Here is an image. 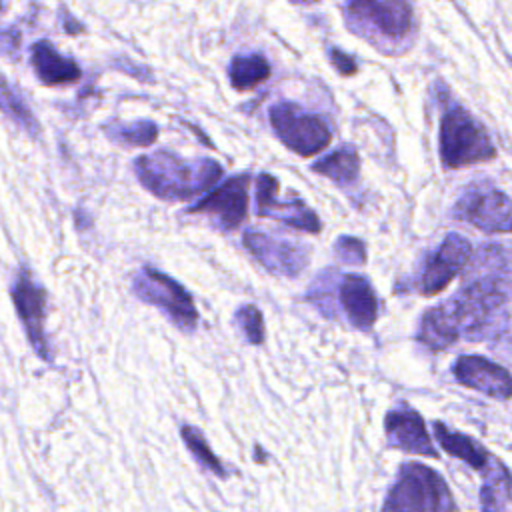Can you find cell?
I'll use <instances>...</instances> for the list:
<instances>
[{
  "label": "cell",
  "mask_w": 512,
  "mask_h": 512,
  "mask_svg": "<svg viewBox=\"0 0 512 512\" xmlns=\"http://www.w3.org/2000/svg\"><path fill=\"white\" fill-rule=\"evenodd\" d=\"M138 182L156 198L178 202L210 190L222 176V166L212 158L186 160L170 150H156L134 160Z\"/></svg>",
  "instance_id": "cell-2"
},
{
  "label": "cell",
  "mask_w": 512,
  "mask_h": 512,
  "mask_svg": "<svg viewBox=\"0 0 512 512\" xmlns=\"http://www.w3.org/2000/svg\"><path fill=\"white\" fill-rule=\"evenodd\" d=\"M336 296L342 312L358 330H370L378 318V298L370 282L360 274H344L338 278Z\"/></svg>",
  "instance_id": "cell-16"
},
{
  "label": "cell",
  "mask_w": 512,
  "mask_h": 512,
  "mask_svg": "<svg viewBox=\"0 0 512 512\" xmlns=\"http://www.w3.org/2000/svg\"><path fill=\"white\" fill-rule=\"evenodd\" d=\"M250 174L242 172L212 188L196 204L186 208L188 214H208L212 222L224 230H236L248 216Z\"/></svg>",
  "instance_id": "cell-10"
},
{
  "label": "cell",
  "mask_w": 512,
  "mask_h": 512,
  "mask_svg": "<svg viewBox=\"0 0 512 512\" xmlns=\"http://www.w3.org/2000/svg\"><path fill=\"white\" fill-rule=\"evenodd\" d=\"M470 256H472L470 242L462 234L450 232L440 242V246L432 252V256L424 266L422 280H420L422 294L432 296L444 290L454 280V276L468 264Z\"/></svg>",
  "instance_id": "cell-13"
},
{
  "label": "cell",
  "mask_w": 512,
  "mask_h": 512,
  "mask_svg": "<svg viewBox=\"0 0 512 512\" xmlns=\"http://www.w3.org/2000/svg\"><path fill=\"white\" fill-rule=\"evenodd\" d=\"M452 372L460 384L476 392H482L490 398L508 400L512 396L510 372L484 356H474V354L460 356L454 362Z\"/></svg>",
  "instance_id": "cell-14"
},
{
  "label": "cell",
  "mask_w": 512,
  "mask_h": 512,
  "mask_svg": "<svg viewBox=\"0 0 512 512\" xmlns=\"http://www.w3.org/2000/svg\"><path fill=\"white\" fill-rule=\"evenodd\" d=\"M234 324L238 326L240 334L248 344L256 346L264 342V318L254 304H242L240 308H236Z\"/></svg>",
  "instance_id": "cell-25"
},
{
  "label": "cell",
  "mask_w": 512,
  "mask_h": 512,
  "mask_svg": "<svg viewBox=\"0 0 512 512\" xmlns=\"http://www.w3.org/2000/svg\"><path fill=\"white\" fill-rule=\"evenodd\" d=\"M0 112L6 114L18 128L28 132L32 138L40 134V124L32 114L22 94L0 74Z\"/></svg>",
  "instance_id": "cell-22"
},
{
  "label": "cell",
  "mask_w": 512,
  "mask_h": 512,
  "mask_svg": "<svg viewBox=\"0 0 512 512\" xmlns=\"http://www.w3.org/2000/svg\"><path fill=\"white\" fill-rule=\"evenodd\" d=\"M0 8H2V0H0Z\"/></svg>",
  "instance_id": "cell-30"
},
{
  "label": "cell",
  "mask_w": 512,
  "mask_h": 512,
  "mask_svg": "<svg viewBox=\"0 0 512 512\" xmlns=\"http://www.w3.org/2000/svg\"><path fill=\"white\" fill-rule=\"evenodd\" d=\"M348 28L380 50L410 40L414 14L408 0H352L344 8Z\"/></svg>",
  "instance_id": "cell-3"
},
{
  "label": "cell",
  "mask_w": 512,
  "mask_h": 512,
  "mask_svg": "<svg viewBox=\"0 0 512 512\" xmlns=\"http://www.w3.org/2000/svg\"><path fill=\"white\" fill-rule=\"evenodd\" d=\"M132 292L138 300L158 308L176 328L194 332L200 314L194 306L190 292L172 276L154 266H142L132 276Z\"/></svg>",
  "instance_id": "cell-6"
},
{
  "label": "cell",
  "mask_w": 512,
  "mask_h": 512,
  "mask_svg": "<svg viewBox=\"0 0 512 512\" xmlns=\"http://www.w3.org/2000/svg\"><path fill=\"white\" fill-rule=\"evenodd\" d=\"M382 508L446 512L454 510L456 504L446 482L436 470L418 462H404Z\"/></svg>",
  "instance_id": "cell-5"
},
{
  "label": "cell",
  "mask_w": 512,
  "mask_h": 512,
  "mask_svg": "<svg viewBox=\"0 0 512 512\" xmlns=\"http://www.w3.org/2000/svg\"><path fill=\"white\" fill-rule=\"evenodd\" d=\"M510 278L502 272H488L462 286L450 300L424 312L418 328V342L440 352L458 338H482L494 316L510 296Z\"/></svg>",
  "instance_id": "cell-1"
},
{
  "label": "cell",
  "mask_w": 512,
  "mask_h": 512,
  "mask_svg": "<svg viewBox=\"0 0 512 512\" xmlns=\"http://www.w3.org/2000/svg\"><path fill=\"white\" fill-rule=\"evenodd\" d=\"M434 428V436L436 440L440 442V446L454 458H460L464 460L468 466H472L474 470H484L490 460H492V454L478 442H474L472 438L460 434V432H454L450 430L448 426H444L442 422H434L432 424Z\"/></svg>",
  "instance_id": "cell-18"
},
{
  "label": "cell",
  "mask_w": 512,
  "mask_h": 512,
  "mask_svg": "<svg viewBox=\"0 0 512 512\" xmlns=\"http://www.w3.org/2000/svg\"><path fill=\"white\" fill-rule=\"evenodd\" d=\"M496 148L484 126L462 106H452L440 120V160L444 168H460L486 162Z\"/></svg>",
  "instance_id": "cell-4"
},
{
  "label": "cell",
  "mask_w": 512,
  "mask_h": 512,
  "mask_svg": "<svg viewBox=\"0 0 512 512\" xmlns=\"http://www.w3.org/2000/svg\"><path fill=\"white\" fill-rule=\"evenodd\" d=\"M330 62L334 64V68H336L342 76H352V74H356V70H358L354 58H352L350 54L338 50V48H330Z\"/></svg>",
  "instance_id": "cell-27"
},
{
  "label": "cell",
  "mask_w": 512,
  "mask_h": 512,
  "mask_svg": "<svg viewBox=\"0 0 512 512\" xmlns=\"http://www.w3.org/2000/svg\"><path fill=\"white\" fill-rule=\"evenodd\" d=\"M310 168L340 186H348L358 178L360 158L352 146H342L330 152L328 156L320 158L318 162H314Z\"/></svg>",
  "instance_id": "cell-20"
},
{
  "label": "cell",
  "mask_w": 512,
  "mask_h": 512,
  "mask_svg": "<svg viewBox=\"0 0 512 512\" xmlns=\"http://www.w3.org/2000/svg\"><path fill=\"white\" fill-rule=\"evenodd\" d=\"M102 130L110 142L122 146H150L158 138V126L152 120L112 122L106 124Z\"/></svg>",
  "instance_id": "cell-23"
},
{
  "label": "cell",
  "mask_w": 512,
  "mask_h": 512,
  "mask_svg": "<svg viewBox=\"0 0 512 512\" xmlns=\"http://www.w3.org/2000/svg\"><path fill=\"white\" fill-rule=\"evenodd\" d=\"M482 472H484V484L480 488L482 510L506 508L508 500L512 498V474L496 456H492L490 464Z\"/></svg>",
  "instance_id": "cell-19"
},
{
  "label": "cell",
  "mask_w": 512,
  "mask_h": 512,
  "mask_svg": "<svg viewBox=\"0 0 512 512\" xmlns=\"http://www.w3.org/2000/svg\"><path fill=\"white\" fill-rule=\"evenodd\" d=\"M384 430H386L388 448H398L404 452L430 456V458L438 456L430 440V434L426 432V424L422 416L408 406H398L390 410L384 418Z\"/></svg>",
  "instance_id": "cell-15"
},
{
  "label": "cell",
  "mask_w": 512,
  "mask_h": 512,
  "mask_svg": "<svg viewBox=\"0 0 512 512\" xmlns=\"http://www.w3.org/2000/svg\"><path fill=\"white\" fill-rule=\"evenodd\" d=\"M10 296L16 308V314L22 322V328L26 332V338L34 352L46 360L52 362L50 346L44 332V308H46V290L44 286L34 278L32 270L22 266L18 274L14 276L10 284Z\"/></svg>",
  "instance_id": "cell-9"
},
{
  "label": "cell",
  "mask_w": 512,
  "mask_h": 512,
  "mask_svg": "<svg viewBox=\"0 0 512 512\" xmlns=\"http://www.w3.org/2000/svg\"><path fill=\"white\" fill-rule=\"evenodd\" d=\"M30 62L36 78L46 86L72 84L82 76L80 66L72 58L62 56L48 40H38L30 46Z\"/></svg>",
  "instance_id": "cell-17"
},
{
  "label": "cell",
  "mask_w": 512,
  "mask_h": 512,
  "mask_svg": "<svg viewBox=\"0 0 512 512\" xmlns=\"http://www.w3.org/2000/svg\"><path fill=\"white\" fill-rule=\"evenodd\" d=\"M334 252L342 262L352 266H362L366 262V246L354 236H340L334 244Z\"/></svg>",
  "instance_id": "cell-26"
},
{
  "label": "cell",
  "mask_w": 512,
  "mask_h": 512,
  "mask_svg": "<svg viewBox=\"0 0 512 512\" xmlns=\"http://www.w3.org/2000/svg\"><path fill=\"white\" fill-rule=\"evenodd\" d=\"M268 120L278 140L304 158L318 154L332 140L328 124L318 114L306 112L294 102L272 104L268 110Z\"/></svg>",
  "instance_id": "cell-7"
},
{
  "label": "cell",
  "mask_w": 512,
  "mask_h": 512,
  "mask_svg": "<svg viewBox=\"0 0 512 512\" xmlns=\"http://www.w3.org/2000/svg\"><path fill=\"white\" fill-rule=\"evenodd\" d=\"M268 76H270V64L258 52L238 54L230 60L228 78H230L232 88H236V90H250V88L262 84Z\"/></svg>",
  "instance_id": "cell-21"
},
{
  "label": "cell",
  "mask_w": 512,
  "mask_h": 512,
  "mask_svg": "<svg viewBox=\"0 0 512 512\" xmlns=\"http://www.w3.org/2000/svg\"><path fill=\"white\" fill-rule=\"evenodd\" d=\"M294 4H302V6H310V4H316L318 0H290Z\"/></svg>",
  "instance_id": "cell-29"
},
{
  "label": "cell",
  "mask_w": 512,
  "mask_h": 512,
  "mask_svg": "<svg viewBox=\"0 0 512 512\" xmlns=\"http://www.w3.org/2000/svg\"><path fill=\"white\" fill-rule=\"evenodd\" d=\"M18 34L14 30H4L0 32V52L12 54L18 48Z\"/></svg>",
  "instance_id": "cell-28"
},
{
  "label": "cell",
  "mask_w": 512,
  "mask_h": 512,
  "mask_svg": "<svg viewBox=\"0 0 512 512\" xmlns=\"http://www.w3.org/2000/svg\"><path fill=\"white\" fill-rule=\"evenodd\" d=\"M180 436H182L184 444L188 446L190 454L196 458L198 464H202L206 470H210L212 474H216V476H220V478H226V476H228V472L224 470L220 458L210 450L206 438L202 436V432H200L198 428H194V426H190V424H184V426L180 428Z\"/></svg>",
  "instance_id": "cell-24"
},
{
  "label": "cell",
  "mask_w": 512,
  "mask_h": 512,
  "mask_svg": "<svg viewBox=\"0 0 512 512\" xmlns=\"http://www.w3.org/2000/svg\"><path fill=\"white\" fill-rule=\"evenodd\" d=\"M242 244L272 274L294 278L310 262V246L276 238L260 230H246Z\"/></svg>",
  "instance_id": "cell-11"
},
{
  "label": "cell",
  "mask_w": 512,
  "mask_h": 512,
  "mask_svg": "<svg viewBox=\"0 0 512 512\" xmlns=\"http://www.w3.org/2000/svg\"><path fill=\"white\" fill-rule=\"evenodd\" d=\"M452 214L488 234L512 232V198L488 184L468 186Z\"/></svg>",
  "instance_id": "cell-8"
},
{
  "label": "cell",
  "mask_w": 512,
  "mask_h": 512,
  "mask_svg": "<svg viewBox=\"0 0 512 512\" xmlns=\"http://www.w3.org/2000/svg\"><path fill=\"white\" fill-rule=\"evenodd\" d=\"M276 190H278V180L272 174L262 172L256 180V212H258V216L272 218L288 228H296V230H302L308 234L320 232L322 224L314 210H310L300 198L278 200Z\"/></svg>",
  "instance_id": "cell-12"
}]
</instances>
